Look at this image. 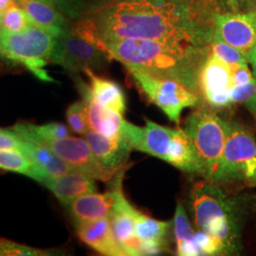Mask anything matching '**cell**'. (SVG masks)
<instances>
[{"instance_id": "cell-1", "label": "cell", "mask_w": 256, "mask_h": 256, "mask_svg": "<svg viewBox=\"0 0 256 256\" xmlns=\"http://www.w3.org/2000/svg\"><path fill=\"white\" fill-rule=\"evenodd\" d=\"M218 12L214 0H117L88 18L104 45L122 39H149L209 46Z\"/></svg>"}, {"instance_id": "cell-2", "label": "cell", "mask_w": 256, "mask_h": 256, "mask_svg": "<svg viewBox=\"0 0 256 256\" xmlns=\"http://www.w3.org/2000/svg\"><path fill=\"white\" fill-rule=\"evenodd\" d=\"M104 46L110 60H117L126 68H135L154 77L180 82L200 95V74L210 54L209 46L178 41L122 39L106 42Z\"/></svg>"}, {"instance_id": "cell-3", "label": "cell", "mask_w": 256, "mask_h": 256, "mask_svg": "<svg viewBox=\"0 0 256 256\" xmlns=\"http://www.w3.org/2000/svg\"><path fill=\"white\" fill-rule=\"evenodd\" d=\"M190 200L196 230L218 238L227 256L238 254L242 250L241 228L247 206L206 180L192 186Z\"/></svg>"}, {"instance_id": "cell-4", "label": "cell", "mask_w": 256, "mask_h": 256, "mask_svg": "<svg viewBox=\"0 0 256 256\" xmlns=\"http://www.w3.org/2000/svg\"><path fill=\"white\" fill-rule=\"evenodd\" d=\"M183 130L192 142L198 173L206 180L220 182L226 142V120L202 102L185 120Z\"/></svg>"}, {"instance_id": "cell-5", "label": "cell", "mask_w": 256, "mask_h": 256, "mask_svg": "<svg viewBox=\"0 0 256 256\" xmlns=\"http://www.w3.org/2000/svg\"><path fill=\"white\" fill-rule=\"evenodd\" d=\"M54 44L55 37L34 25L18 32L0 27V56L23 64L37 78L46 82H54L45 66L50 61Z\"/></svg>"}, {"instance_id": "cell-6", "label": "cell", "mask_w": 256, "mask_h": 256, "mask_svg": "<svg viewBox=\"0 0 256 256\" xmlns=\"http://www.w3.org/2000/svg\"><path fill=\"white\" fill-rule=\"evenodd\" d=\"M226 142L218 185L241 182L256 187V140L234 120H226Z\"/></svg>"}, {"instance_id": "cell-7", "label": "cell", "mask_w": 256, "mask_h": 256, "mask_svg": "<svg viewBox=\"0 0 256 256\" xmlns=\"http://www.w3.org/2000/svg\"><path fill=\"white\" fill-rule=\"evenodd\" d=\"M147 99L164 112L168 119L180 122L183 110L202 102L200 95L174 80L158 78L135 68H126Z\"/></svg>"}, {"instance_id": "cell-8", "label": "cell", "mask_w": 256, "mask_h": 256, "mask_svg": "<svg viewBox=\"0 0 256 256\" xmlns=\"http://www.w3.org/2000/svg\"><path fill=\"white\" fill-rule=\"evenodd\" d=\"M110 57L102 48L78 34L72 27L55 37L50 61L61 66L70 74L77 75L86 70L102 68Z\"/></svg>"}, {"instance_id": "cell-9", "label": "cell", "mask_w": 256, "mask_h": 256, "mask_svg": "<svg viewBox=\"0 0 256 256\" xmlns=\"http://www.w3.org/2000/svg\"><path fill=\"white\" fill-rule=\"evenodd\" d=\"M50 147L55 154L61 156L75 171L93 180L110 182L120 169L106 168L97 160L86 140L81 138L66 137L48 140L42 144Z\"/></svg>"}, {"instance_id": "cell-10", "label": "cell", "mask_w": 256, "mask_h": 256, "mask_svg": "<svg viewBox=\"0 0 256 256\" xmlns=\"http://www.w3.org/2000/svg\"><path fill=\"white\" fill-rule=\"evenodd\" d=\"M200 95L202 102L216 111L232 108L230 92L234 88L229 64L209 54L200 74Z\"/></svg>"}, {"instance_id": "cell-11", "label": "cell", "mask_w": 256, "mask_h": 256, "mask_svg": "<svg viewBox=\"0 0 256 256\" xmlns=\"http://www.w3.org/2000/svg\"><path fill=\"white\" fill-rule=\"evenodd\" d=\"M212 38L234 46L248 60V55L256 43V10L216 14Z\"/></svg>"}, {"instance_id": "cell-12", "label": "cell", "mask_w": 256, "mask_h": 256, "mask_svg": "<svg viewBox=\"0 0 256 256\" xmlns=\"http://www.w3.org/2000/svg\"><path fill=\"white\" fill-rule=\"evenodd\" d=\"M146 126L140 128L124 122L122 136L132 150H138L166 160L173 137V128H166L146 119Z\"/></svg>"}, {"instance_id": "cell-13", "label": "cell", "mask_w": 256, "mask_h": 256, "mask_svg": "<svg viewBox=\"0 0 256 256\" xmlns=\"http://www.w3.org/2000/svg\"><path fill=\"white\" fill-rule=\"evenodd\" d=\"M120 184V178L112 190L102 194H88L66 205L74 222L110 218L120 205L128 200Z\"/></svg>"}, {"instance_id": "cell-14", "label": "cell", "mask_w": 256, "mask_h": 256, "mask_svg": "<svg viewBox=\"0 0 256 256\" xmlns=\"http://www.w3.org/2000/svg\"><path fill=\"white\" fill-rule=\"evenodd\" d=\"M79 239L97 252L108 256H126L116 240L110 218L75 222Z\"/></svg>"}, {"instance_id": "cell-15", "label": "cell", "mask_w": 256, "mask_h": 256, "mask_svg": "<svg viewBox=\"0 0 256 256\" xmlns=\"http://www.w3.org/2000/svg\"><path fill=\"white\" fill-rule=\"evenodd\" d=\"M78 86L82 94V101L86 104L88 119L90 129L100 132L108 137H120L126 122L122 114L95 101L90 94L88 84L79 82Z\"/></svg>"}, {"instance_id": "cell-16", "label": "cell", "mask_w": 256, "mask_h": 256, "mask_svg": "<svg viewBox=\"0 0 256 256\" xmlns=\"http://www.w3.org/2000/svg\"><path fill=\"white\" fill-rule=\"evenodd\" d=\"M84 138L97 160L106 168H122L132 151V148L122 137H108L90 129L84 135Z\"/></svg>"}, {"instance_id": "cell-17", "label": "cell", "mask_w": 256, "mask_h": 256, "mask_svg": "<svg viewBox=\"0 0 256 256\" xmlns=\"http://www.w3.org/2000/svg\"><path fill=\"white\" fill-rule=\"evenodd\" d=\"M172 222L152 218L138 210L135 234L142 245V256H155L166 250Z\"/></svg>"}, {"instance_id": "cell-18", "label": "cell", "mask_w": 256, "mask_h": 256, "mask_svg": "<svg viewBox=\"0 0 256 256\" xmlns=\"http://www.w3.org/2000/svg\"><path fill=\"white\" fill-rule=\"evenodd\" d=\"M137 212V209L126 200L110 218L115 238L126 256H142V242L135 234Z\"/></svg>"}, {"instance_id": "cell-19", "label": "cell", "mask_w": 256, "mask_h": 256, "mask_svg": "<svg viewBox=\"0 0 256 256\" xmlns=\"http://www.w3.org/2000/svg\"><path fill=\"white\" fill-rule=\"evenodd\" d=\"M26 12L32 25L46 30L54 37L61 36L72 27L66 16L42 0H14Z\"/></svg>"}, {"instance_id": "cell-20", "label": "cell", "mask_w": 256, "mask_h": 256, "mask_svg": "<svg viewBox=\"0 0 256 256\" xmlns=\"http://www.w3.org/2000/svg\"><path fill=\"white\" fill-rule=\"evenodd\" d=\"M43 185L64 206L82 196L97 192L95 180L77 171L57 178H50Z\"/></svg>"}, {"instance_id": "cell-21", "label": "cell", "mask_w": 256, "mask_h": 256, "mask_svg": "<svg viewBox=\"0 0 256 256\" xmlns=\"http://www.w3.org/2000/svg\"><path fill=\"white\" fill-rule=\"evenodd\" d=\"M84 74L90 80L88 88L92 98L124 115L126 110V99L119 84L97 75L92 70H86Z\"/></svg>"}, {"instance_id": "cell-22", "label": "cell", "mask_w": 256, "mask_h": 256, "mask_svg": "<svg viewBox=\"0 0 256 256\" xmlns=\"http://www.w3.org/2000/svg\"><path fill=\"white\" fill-rule=\"evenodd\" d=\"M20 151L25 153L37 168L46 174L48 178H57L75 171L61 156L55 154L50 147L45 144L24 140Z\"/></svg>"}, {"instance_id": "cell-23", "label": "cell", "mask_w": 256, "mask_h": 256, "mask_svg": "<svg viewBox=\"0 0 256 256\" xmlns=\"http://www.w3.org/2000/svg\"><path fill=\"white\" fill-rule=\"evenodd\" d=\"M165 162L184 172L198 173V160L192 142L183 129H174L172 142Z\"/></svg>"}, {"instance_id": "cell-24", "label": "cell", "mask_w": 256, "mask_h": 256, "mask_svg": "<svg viewBox=\"0 0 256 256\" xmlns=\"http://www.w3.org/2000/svg\"><path fill=\"white\" fill-rule=\"evenodd\" d=\"M0 169L25 174L41 184L48 178L25 153L18 149L0 150Z\"/></svg>"}, {"instance_id": "cell-25", "label": "cell", "mask_w": 256, "mask_h": 256, "mask_svg": "<svg viewBox=\"0 0 256 256\" xmlns=\"http://www.w3.org/2000/svg\"><path fill=\"white\" fill-rule=\"evenodd\" d=\"M12 129L23 140L36 144H44L48 140L70 136V128L62 122H48L43 126L20 122L16 124Z\"/></svg>"}, {"instance_id": "cell-26", "label": "cell", "mask_w": 256, "mask_h": 256, "mask_svg": "<svg viewBox=\"0 0 256 256\" xmlns=\"http://www.w3.org/2000/svg\"><path fill=\"white\" fill-rule=\"evenodd\" d=\"M210 54L218 58L222 62L232 66H243L248 64L246 56L234 46H230L228 43L212 38L210 41Z\"/></svg>"}, {"instance_id": "cell-27", "label": "cell", "mask_w": 256, "mask_h": 256, "mask_svg": "<svg viewBox=\"0 0 256 256\" xmlns=\"http://www.w3.org/2000/svg\"><path fill=\"white\" fill-rule=\"evenodd\" d=\"M173 223L176 250H178L191 242L194 236V230L187 216L186 210L180 202H178L176 204Z\"/></svg>"}, {"instance_id": "cell-28", "label": "cell", "mask_w": 256, "mask_h": 256, "mask_svg": "<svg viewBox=\"0 0 256 256\" xmlns=\"http://www.w3.org/2000/svg\"><path fill=\"white\" fill-rule=\"evenodd\" d=\"M32 25L26 12L16 2L0 16V27L6 30L18 32Z\"/></svg>"}, {"instance_id": "cell-29", "label": "cell", "mask_w": 256, "mask_h": 256, "mask_svg": "<svg viewBox=\"0 0 256 256\" xmlns=\"http://www.w3.org/2000/svg\"><path fill=\"white\" fill-rule=\"evenodd\" d=\"M234 104L244 106L256 124V79L246 84L234 86L230 92Z\"/></svg>"}, {"instance_id": "cell-30", "label": "cell", "mask_w": 256, "mask_h": 256, "mask_svg": "<svg viewBox=\"0 0 256 256\" xmlns=\"http://www.w3.org/2000/svg\"><path fill=\"white\" fill-rule=\"evenodd\" d=\"M66 120L70 130L80 135H86L90 130L86 104L84 101L75 102L66 110Z\"/></svg>"}, {"instance_id": "cell-31", "label": "cell", "mask_w": 256, "mask_h": 256, "mask_svg": "<svg viewBox=\"0 0 256 256\" xmlns=\"http://www.w3.org/2000/svg\"><path fill=\"white\" fill-rule=\"evenodd\" d=\"M3 254L4 256H46V254L43 250L4 239Z\"/></svg>"}, {"instance_id": "cell-32", "label": "cell", "mask_w": 256, "mask_h": 256, "mask_svg": "<svg viewBox=\"0 0 256 256\" xmlns=\"http://www.w3.org/2000/svg\"><path fill=\"white\" fill-rule=\"evenodd\" d=\"M81 19L88 18L117 0H76ZM80 19V20H81Z\"/></svg>"}, {"instance_id": "cell-33", "label": "cell", "mask_w": 256, "mask_h": 256, "mask_svg": "<svg viewBox=\"0 0 256 256\" xmlns=\"http://www.w3.org/2000/svg\"><path fill=\"white\" fill-rule=\"evenodd\" d=\"M24 140L12 129L0 128V150L3 149H18L21 150Z\"/></svg>"}, {"instance_id": "cell-34", "label": "cell", "mask_w": 256, "mask_h": 256, "mask_svg": "<svg viewBox=\"0 0 256 256\" xmlns=\"http://www.w3.org/2000/svg\"><path fill=\"white\" fill-rule=\"evenodd\" d=\"M54 7L61 12L64 16L74 21L81 19L80 10L76 0H52Z\"/></svg>"}, {"instance_id": "cell-35", "label": "cell", "mask_w": 256, "mask_h": 256, "mask_svg": "<svg viewBox=\"0 0 256 256\" xmlns=\"http://www.w3.org/2000/svg\"><path fill=\"white\" fill-rule=\"evenodd\" d=\"M230 68L232 70V78L234 86L243 84L254 79V74H252L250 70L248 68V64L232 66Z\"/></svg>"}, {"instance_id": "cell-36", "label": "cell", "mask_w": 256, "mask_h": 256, "mask_svg": "<svg viewBox=\"0 0 256 256\" xmlns=\"http://www.w3.org/2000/svg\"><path fill=\"white\" fill-rule=\"evenodd\" d=\"M230 10L246 12L256 10V0H223Z\"/></svg>"}, {"instance_id": "cell-37", "label": "cell", "mask_w": 256, "mask_h": 256, "mask_svg": "<svg viewBox=\"0 0 256 256\" xmlns=\"http://www.w3.org/2000/svg\"><path fill=\"white\" fill-rule=\"evenodd\" d=\"M248 62L252 66V74H254V77L256 79V43L248 55Z\"/></svg>"}, {"instance_id": "cell-38", "label": "cell", "mask_w": 256, "mask_h": 256, "mask_svg": "<svg viewBox=\"0 0 256 256\" xmlns=\"http://www.w3.org/2000/svg\"><path fill=\"white\" fill-rule=\"evenodd\" d=\"M14 3V0H0V16Z\"/></svg>"}, {"instance_id": "cell-39", "label": "cell", "mask_w": 256, "mask_h": 256, "mask_svg": "<svg viewBox=\"0 0 256 256\" xmlns=\"http://www.w3.org/2000/svg\"><path fill=\"white\" fill-rule=\"evenodd\" d=\"M3 241H4V238H0V256H4L3 254Z\"/></svg>"}, {"instance_id": "cell-40", "label": "cell", "mask_w": 256, "mask_h": 256, "mask_svg": "<svg viewBox=\"0 0 256 256\" xmlns=\"http://www.w3.org/2000/svg\"><path fill=\"white\" fill-rule=\"evenodd\" d=\"M176 2H182V3H189V2H192V0H173Z\"/></svg>"}, {"instance_id": "cell-41", "label": "cell", "mask_w": 256, "mask_h": 256, "mask_svg": "<svg viewBox=\"0 0 256 256\" xmlns=\"http://www.w3.org/2000/svg\"><path fill=\"white\" fill-rule=\"evenodd\" d=\"M42 1L46 2V3H48V4H50V5H52V6L54 7V2H52V0H42Z\"/></svg>"}]
</instances>
